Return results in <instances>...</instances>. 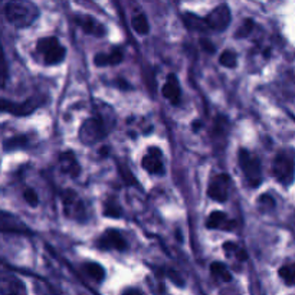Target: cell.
<instances>
[{
  "instance_id": "1",
  "label": "cell",
  "mask_w": 295,
  "mask_h": 295,
  "mask_svg": "<svg viewBox=\"0 0 295 295\" xmlns=\"http://www.w3.org/2000/svg\"><path fill=\"white\" fill-rule=\"evenodd\" d=\"M6 19L16 27L30 26L39 16L37 6L30 0H9L4 9Z\"/></svg>"
},
{
  "instance_id": "2",
  "label": "cell",
  "mask_w": 295,
  "mask_h": 295,
  "mask_svg": "<svg viewBox=\"0 0 295 295\" xmlns=\"http://www.w3.org/2000/svg\"><path fill=\"white\" fill-rule=\"evenodd\" d=\"M274 177L284 186L291 185L295 179V157L290 151H281L272 163Z\"/></svg>"
},
{
  "instance_id": "3",
  "label": "cell",
  "mask_w": 295,
  "mask_h": 295,
  "mask_svg": "<svg viewBox=\"0 0 295 295\" xmlns=\"http://www.w3.org/2000/svg\"><path fill=\"white\" fill-rule=\"evenodd\" d=\"M238 159H239V166L244 172L248 183L252 187H258L262 182V166L258 157L254 153L242 148L239 150Z\"/></svg>"
},
{
  "instance_id": "4",
  "label": "cell",
  "mask_w": 295,
  "mask_h": 295,
  "mask_svg": "<svg viewBox=\"0 0 295 295\" xmlns=\"http://www.w3.org/2000/svg\"><path fill=\"white\" fill-rule=\"evenodd\" d=\"M36 49L42 55L43 62L46 65H58L65 59V55H66L65 48L59 43V40L53 36L39 39Z\"/></svg>"
},
{
  "instance_id": "5",
  "label": "cell",
  "mask_w": 295,
  "mask_h": 295,
  "mask_svg": "<svg viewBox=\"0 0 295 295\" xmlns=\"http://www.w3.org/2000/svg\"><path fill=\"white\" fill-rule=\"evenodd\" d=\"M62 206L66 218L76 222H85L86 209L84 202L74 190H65L62 192Z\"/></svg>"
},
{
  "instance_id": "6",
  "label": "cell",
  "mask_w": 295,
  "mask_h": 295,
  "mask_svg": "<svg viewBox=\"0 0 295 295\" xmlns=\"http://www.w3.org/2000/svg\"><path fill=\"white\" fill-rule=\"evenodd\" d=\"M79 140L86 144L92 146L97 144L105 137V127L99 118H88L79 128Z\"/></svg>"
},
{
  "instance_id": "7",
  "label": "cell",
  "mask_w": 295,
  "mask_h": 295,
  "mask_svg": "<svg viewBox=\"0 0 295 295\" xmlns=\"http://www.w3.org/2000/svg\"><path fill=\"white\" fill-rule=\"evenodd\" d=\"M231 19H232L231 9L226 4H219L205 17V22H206L208 29L223 32L231 25Z\"/></svg>"
},
{
  "instance_id": "8",
  "label": "cell",
  "mask_w": 295,
  "mask_h": 295,
  "mask_svg": "<svg viewBox=\"0 0 295 295\" xmlns=\"http://www.w3.org/2000/svg\"><path fill=\"white\" fill-rule=\"evenodd\" d=\"M40 102L42 101L36 98L26 99L22 104H16L12 101H7V99H0V111L10 112L13 115H29L36 108H39Z\"/></svg>"
},
{
  "instance_id": "9",
  "label": "cell",
  "mask_w": 295,
  "mask_h": 295,
  "mask_svg": "<svg viewBox=\"0 0 295 295\" xmlns=\"http://www.w3.org/2000/svg\"><path fill=\"white\" fill-rule=\"evenodd\" d=\"M229 185H231V177L228 174H218L210 182L208 195L210 199L216 202H225L229 196Z\"/></svg>"
},
{
  "instance_id": "10",
  "label": "cell",
  "mask_w": 295,
  "mask_h": 295,
  "mask_svg": "<svg viewBox=\"0 0 295 295\" xmlns=\"http://www.w3.org/2000/svg\"><path fill=\"white\" fill-rule=\"evenodd\" d=\"M0 295H26V287L17 277L0 272Z\"/></svg>"
},
{
  "instance_id": "11",
  "label": "cell",
  "mask_w": 295,
  "mask_h": 295,
  "mask_svg": "<svg viewBox=\"0 0 295 295\" xmlns=\"http://www.w3.org/2000/svg\"><path fill=\"white\" fill-rule=\"evenodd\" d=\"M0 232L6 234H29V228L17 216L0 210Z\"/></svg>"
},
{
  "instance_id": "12",
  "label": "cell",
  "mask_w": 295,
  "mask_h": 295,
  "mask_svg": "<svg viewBox=\"0 0 295 295\" xmlns=\"http://www.w3.org/2000/svg\"><path fill=\"white\" fill-rule=\"evenodd\" d=\"M98 246L102 249H115V251H125L127 242L124 236L115 229H107L98 238Z\"/></svg>"
},
{
  "instance_id": "13",
  "label": "cell",
  "mask_w": 295,
  "mask_h": 295,
  "mask_svg": "<svg viewBox=\"0 0 295 295\" xmlns=\"http://www.w3.org/2000/svg\"><path fill=\"white\" fill-rule=\"evenodd\" d=\"M141 166L150 174H163L164 173V163H163V156H161L160 150L157 147L148 148L147 154L141 160Z\"/></svg>"
},
{
  "instance_id": "14",
  "label": "cell",
  "mask_w": 295,
  "mask_h": 295,
  "mask_svg": "<svg viewBox=\"0 0 295 295\" xmlns=\"http://www.w3.org/2000/svg\"><path fill=\"white\" fill-rule=\"evenodd\" d=\"M76 25L79 26L85 33L92 35V36L101 37L105 35V27L99 23L97 19H94L92 16H86V14H78L75 17Z\"/></svg>"
},
{
  "instance_id": "15",
  "label": "cell",
  "mask_w": 295,
  "mask_h": 295,
  "mask_svg": "<svg viewBox=\"0 0 295 295\" xmlns=\"http://www.w3.org/2000/svg\"><path fill=\"white\" fill-rule=\"evenodd\" d=\"M161 92H163L164 98L170 101V104L179 105V102H180V85H179V81H177L176 75L170 74L167 76V81L164 82Z\"/></svg>"
},
{
  "instance_id": "16",
  "label": "cell",
  "mask_w": 295,
  "mask_h": 295,
  "mask_svg": "<svg viewBox=\"0 0 295 295\" xmlns=\"http://www.w3.org/2000/svg\"><path fill=\"white\" fill-rule=\"evenodd\" d=\"M59 167L69 177L79 176V164L72 151H63L59 154Z\"/></svg>"
},
{
  "instance_id": "17",
  "label": "cell",
  "mask_w": 295,
  "mask_h": 295,
  "mask_svg": "<svg viewBox=\"0 0 295 295\" xmlns=\"http://www.w3.org/2000/svg\"><path fill=\"white\" fill-rule=\"evenodd\" d=\"M206 226L209 229H219V231H234L235 222L231 221L223 212H212L206 221Z\"/></svg>"
},
{
  "instance_id": "18",
  "label": "cell",
  "mask_w": 295,
  "mask_h": 295,
  "mask_svg": "<svg viewBox=\"0 0 295 295\" xmlns=\"http://www.w3.org/2000/svg\"><path fill=\"white\" fill-rule=\"evenodd\" d=\"M124 59V55L121 49L115 48L112 49L108 53H97L95 58H94V62L97 66H107V65H118L121 63Z\"/></svg>"
},
{
  "instance_id": "19",
  "label": "cell",
  "mask_w": 295,
  "mask_h": 295,
  "mask_svg": "<svg viewBox=\"0 0 295 295\" xmlns=\"http://www.w3.org/2000/svg\"><path fill=\"white\" fill-rule=\"evenodd\" d=\"M210 274L215 280L219 283H231L232 281V274L228 270V267L222 262H213L210 265Z\"/></svg>"
},
{
  "instance_id": "20",
  "label": "cell",
  "mask_w": 295,
  "mask_h": 295,
  "mask_svg": "<svg viewBox=\"0 0 295 295\" xmlns=\"http://www.w3.org/2000/svg\"><path fill=\"white\" fill-rule=\"evenodd\" d=\"M82 270L95 283H102L104 278H105V270L99 264H97V262H85L82 265Z\"/></svg>"
},
{
  "instance_id": "21",
  "label": "cell",
  "mask_w": 295,
  "mask_h": 295,
  "mask_svg": "<svg viewBox=\"0 0 295 295\" xmlns=\"http://www.w3.org/2000/svg\"><path fill=\"white\" fill-rule=\"evenodd\" d=\"M183 22L192 30H205V29H208L205 19L199 17L197 14H193V13H185L183 14Z\"/></svg>"
},
{
  "instance_id": "22",
  "label": "cell",
  "mask_w": 295,
  "mask_h": 295,
  "mask_svg": "<svg viewBox=\"0 0 295 295\" xmlns=\"http://www.w3.org/2000/svg\"><path fill=\"white\" fill-rule=\"evenodd\" d=\"M131 26L138 35H147L150 30V25H148L147 17L144 14H137L131 20Z\"/></svg>"
},
{
  "instance_id": "23",
  "label": "cell",
  "mask_w": 295,
  "mask_h": 295,
  "mask_svg": "<svg viewBox=\"0 0 295 295\" xmlns=\"http://www.w3.org/2000/svg\"><path fill=\"white\" fill-rule=\"evenodd\" d=\"M278 274H280L281 280H283L284 283L287 284V285H290V287H294L295 285V264L284 265V267H281V268H280Z\"/></svg>"
},
{
  "instance_id": "24",
  "label": "cell",
  "mask_w": 295,
  "mask_h": 295,
  "mask_svg": "<svg viewBox=\"0 0 295 295\" xmlns=\"http://www.w3.org/2000/svg\"><path fill=\"white\" fill-rule=\"evenodd\" d=\"M121 208L120 205L117 203L115 199H110L104 203V215L107 218H120L121 216Z\"/></svg>"
},
{
  "instance_id": "25",
  "label": "cell",
  "mask_w": 295,
  "mask_h": 295,
  "mask_svg": "<svg viewBox=\"0 0 295 295\" xmlns=\"http://www.w3.org/2000/svg\"><path fill=\"white\" fill-rule=\"evenodd\" d=\"M219 62H221V65L226 66V68H235L238 63V56L234 50H223L219 56Z\"/></svg>"
},
{
  "instance_id": "26",
  "label": "cell",
  "mask_w": 295,
  "mask_h": 295,
  "mask_svg": "<svg viewBox=\"0 0 295 295\" xmlns=\"http://www.w3.org/2000/svg\"><path fill=\"white\" fill-rule=\"evenodd\" d=\"M223 249H225V252H226V255L228 257H235V258L238 259H246V254L239 248L238 245H235L232 242H226V244H223Z\"/></svg>"
},
{
  "instance_id": "27",
  "label": "cell",
  "mask_w": 295,
  "mask_h": 295,
  "mask_svg": "<svg viewBox=\"0 0 295 295\" xmlns=\"http://www.w3.org/2000/svg\"><path fill=\"white\" fill-rule=\"evenodd\" d=\"M252 29H254V22L251 20V19H246L245 22H244V25L241 26L238 30H236V37H246L251 32H252Z\"/></svg>"
},
{
  "instance_id": "28",
  "label": "cell",
  "mask_w": 295,
  "mask_h": 295,
  "mask_svg": "<svg viewBox=\"0 0 295 295\" xmlns=\"http://www.w3.org/2000/svg\"><path fill=\"white\" fill-rule=\"evenodd\" d=\"M26 143V137L23 135H19V137H14V138H10L9 141L4 143V150H13V148L22 147Z\"/></svg>"
},
{
  "instance_id": "29",
  "label": "cell",
  "mask_w": 295,
  "mask_h": 295,
  "mask_svg": "<svg viewBox=\"0 0 295 295\" xmlns=\"http://www.w3.org/2000/svg\"><path fill=\"white\" fill-rule=\"evenodd\" d=\"M23 199H25L30 206H37V203H39V197H37L36 192L33 189H25Z\"/></svg>"
},
{
  "instance_id": "30",
  "label": "cell",
  "mask_w": 295,
  "mask_h": 295,
  "mask_svg": "<svg viewBox=\"0 0 295 295\" xmlns=\"http://www.w3.org/2000/svg\"><path fill=\"white\" fill-rule=\"evenodd\" d=\"M259 203H265V205H268L270 208H274V205H275V202H274V199L268 195H265V196H262L259 199Z\"/></svg>"
},
{
  "instance_id": "31",
  "label": "cell",
  "mask_w": 295,
  "mask_h": 295,
  "mask_svg": "<svg viewBox=\"0 0 295 295\" xmlns=\"http://www.w3.org/2000/svg\"><path fill=\"white\" fill-rule=\"evenodd\" d=\"M123 295H143L138 290H135V288H128V290H125L123 293Z\"/></svg>"
},
{
  "instance_id": "32",
  "label": "cell",
  "mask_w": 295,
  "mask_h": 295,
  "mask_svg": "<svg viewBox=\"0 0 295 295\" xmlns=\"http://www.w3.org/2000/svg\"><path fill=\"white\" fill-rule=\"evenodd\" d=\"M200 127H202V123H200V121H195V123L192 124V128H193L195 131H197V130H199Z\"/></svg>"
}]
</instances>
